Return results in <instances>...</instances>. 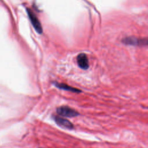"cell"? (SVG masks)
I'll list each match as a JSON object with an SVG mask.
<instances>
[{"label": "cell", "mask_w": 148, "mask_h": 148, "mask_svg": "<svg viewBox=\"0 0 148 148\" xmlns=\"http://www.w3.org/2000/svg\"><path fill=\"white\" fill-rule=\"evenodd\" d=\"M57 113L61 116L67 117H74L79 115L76 110L67 106H63L57 108Z\"/></svg>", "instance_id": "1"}, {"label": "cell", "mask_w": 148, "mask_h": 148, "mask_svg": "<svg viewBox=\"0 0 148 148\" xmlns=\"http://www.w3.org/2000/svg\"><path fill=\"white\" fill-rule=\"evenodd\" d=\"M55 86H56L57 87H58L59 89H63V90H65L67 91H70L72 92H74V93H80L81 92V91L79 89H77L76 88L72 87L71 86H70L64 83H55Z\"/></svg>", "instance_id": "6"}, {"label": "cell", "mask_w": 148, "mask_h": 148, "mask_svg": "<svg viewBox=\"0 0 148 148\" xmlns=\"http://www.w3.org/2000/svg\"><path fill=\"white\" fill-rule=\"evenodd\" d=\"M40 148H42V147H40Z\"/></svg>", "instance_id": "7"}, {"label": "cell", "mask_w": 148, "mask_h": 148, "mask_svg": "<svg viewBox=\"0 0 148 148\" xmlns=\"http://www.w3.org/2000/svg\"><path fill=\"white\" fill-rule=\"evenodd\" d=\"M53 118L55 122L59 127L68 130H72L74 128L73 124L68 120L58 116H55Z\"/></svg>", "instance_id": "3"}, {"label": "cell", "mask_w": 148, "mask_h": 148, "mask_svg": "<svg viewBox=\"0 0 148 148\" xmlns=\"http://www.w3.org/2000/svg\"><path fill=\"white\" fill-rule=\"evenodd\" d=\"M77 63L79 67L83 70H87L89 68V60L85 53H81L78 55Z\"/></svg>", "instance_id": "4"}, {"label": "cell", "mask_w": 148, "mask_h": 148, "mask_svg": "<svg viewBox=\"0 0 148 148\" xmlns=\"http://www.w3.org/2000/svg\"><path fill=\"white\" fill-rule=\"evenodd\" d=\"M27 14L29 17V19L31 22V24L33 25L34 28L35 29V30L37 31V33H38L39 34H41L42 33V27L41 26V24L39 20V19H38V18L37 17V16L35 15V14L30 9H27Z\"/></svg>", "instance_id": "2"}, {"label": "cell", "mask_w": 148, "mask_h": 148, "mask_svg": "<svg viewBox=\"0 0 148 148\" xmlns=\"http://www.w3.org/2000/svg\"><path fill=\"white\" fill-rule=\"evenodd\" d=\"M146 40H138L135 38H127L123 40V42L124 44L127 45H139L140 44L144 45L146 44L147 42H145L144 41Z\"/></svg>", "instance_id": "5"}]
</instances>
